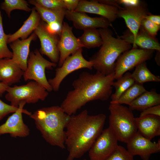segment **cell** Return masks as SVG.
Returning a JSON list of instances; mask_svg holds the SVG:
<instances>
[{"instance_id":"32","label":"cell","mask_w":160,"mask_h":160,"mask_svg":"<svg viewBox=\"0 0 160 160\" xmlns=\"http://www.w3.org/2000/svg\"><path fill=\"white\" fill-rule=\"evenodd\" d=\"M39 5L47 9L57 10H66L63 0H35Z\"/></svg>"},{"instance_id":"29","label":"cell","mask_w":160,"mask_h":160,"mask_svg":"<svg viewBox=\"0 0 160 160\" xmlns=\"http://www.w3.org/2000/svg\"><path fill=\"white\" fill-rule=\"evenodd\" d=\"M0 7L5 12L9 18L13 10L18 9L28 12L31 10L27 1L24 0H5L1 4Z\"/></svg>"},{"instance_id":"41","label":"cell","mask_w":160,"mask_h":160,"mask_svg":"<svg viewBox=\"0 0 160 160\" xmlns=\"http://www.w3.org/2000/svg\"><path fill=\"white\" fill-rule=\"evenodd\" d=\"M158 53L156 55V57H155V60L156 61L157 64L159 66L160 65V63L159 62V61L160 60H159V57H160V51H158Z\"/></svg>"},{"instance_id":"24","label":"cell","mask_w":160,"mask_h":160,"mask_svg":"<svg viewBox=\"0 0 160 160\" xmlns=\"http://www.w3.org/2000/svg\"><path fill=\"white\" fill-rule=\"evenodd\" d=\"M35 6V8L39 14L41 18L47 23L58 22L63 24L66 10H57L45 8L37 3L35 0H30L28 1Z\"/></svg>"},{"instance_id":"39","label":"cell","mask_w":160,"mask_h":160,"mask_svg":"<svg viewBox=\"0 0 160 160\" xmlns=\"http://www.w3.org/2000/svg\"><path fill=\"white\" fill-rule=\"evenodd\" d=\"M144 18L158 25H160V16L153 15L148 13L145 17Z\"/></svg>"},{"instance_id":"37","label":"cell","mask_w":160,"mask_h":160,"mask_svg":"<svg viewBox=\"0 0 160 160\" xmlns=\"http://www.w3.org/2000/svg\"><path fill=\"white\" fill-rule=\"evenodd\" d=\"M66 10L70 11H75L79 2V0H63Z\"/></svg>"},{"instance_id":"5","label":"cell","mask_w":160,"mask_h":160,"mask_svg":"<svg viewBox=\"0 0 160 160\" xmlns=\"http://www.w3.org/2000/svg\"><path fill=\"white\" fill-rule=\"evenodd\" d=\"M108 109L109 128L118 141L127 143L137 132L132 111L129 108L115 103H110Z\"/></svg>"},{"instance_id":"35","label":"cell","mask_w":160,"mask_h":160,"mask_svg":"<svg viewBox=\"0 0 160 160\" xmlns=\"http://www.w3.org/2000/svg\"><path fill=\"white\" fill-rule=\"evenodd\" d=\"M44 25L46 30L48 32L53 35L59 36L60 37L63 24L55 22L44 24Z\"/></svg>"},{"instance_id":"14","label":"cell","mask_w":160,"mask_h":160,"mask_svg":"<svg viewBox=\"0 0 160 160\" xmlns=\"http://www.w3.org/2000/svg\"><path fill=\"white\" fill-rule=\"evenodd\" d=\"M72 28L66 22L63 23L62 30L58 44L60 53L58 66L60 67L66 59L78 50L83 47L78 38L72 32Z\"/></svg>"},{"instance_id":"38","label":"cell","mask_w":160,"mask_h":160,"mask_svg":"<svg viewBox=\"0 0 160 160\" xmlns=\"http://www.w3.org/2000/svg\"><path fill=\"white\" fill-rule=\"evenodd\" d=\"M117 1L119 5H122L124 7L135 6L140 4V1L138 0H117Z\"/></svg>"},{"instance_id":"34","label":"cell","mask_w":160,"mask_h":160,"mask_svg":"<svg viewBox=\"0 0 160 160\" xmlns=\"http://www.w3.org/2000/svg\"><path fill=\"white\" fill-rule=\"evenodd\" d=\"M18 107L8 104L0 99V122L7 115L17 111Z\"/></svg>"},{"instance_id":"2","label":"cell","mask_w":160,"mask_h":160,"mask_svg":"<svg viewBox=\"0 0 160 160\" xmlns=\"http://www.w3.org/2000/svg\"><path fill=\"white\" fill-rule=\"evenodd\" d=\"M106 119L103 113L89 115L84 110L71 116L65 129V145L69 154L66 160H74L88 151L103 130Z\"/></svg>"},{"instance_id":"26","label":"cell","mask_w":160,"mask_h":160,"mask_svg":"<svg viewBox=\"0 0 160 160\" xmlns=\"http://www.w3.org/2000/svg\"><path fill=\"white\" fill-rule=\"evenodd\" d=\"M113 82L112 86L115 89V92L111 96V101L113 102L118 100L122 95L133 85L135 81L129 72H126L122 76Z\"/></svg>"},{"instance_id":"20","label":"cell","mask_w":160,"mask_h":160,"mask_svg":"<svg viewBox=\"0 0 160 160\" xmlns=\"http://www.w3.org/2000/svg\"><path fill=\"white\" fill-rule=\"evenodd\" d=\"M119 37L127 43L133 44V48H137V46H138L142 49L160 51V45L158 41L149 35L141 28L135 37L128 31Z\"/></svg>"},{"instance_id":"9","label":"cell","mask_w":160,"mask_h":160,"mask_svg":"<svg viewBox=\"0 0 160 160\" xmlns=\"http://www.w3.org/2000/svg\"><path fill=\"white\" fill-rule=\"evenodd\" d=\"M154 50L132 48L121 54L115 63L114 78L117 79L128 71L150 59Z\"/></svg>"},{"instance_id":"6","label":"cell","mask_w":160,"mask_h":160,"mask_svg":"<svg viewBox=\"0 0 160 160\" xmlns=\"http://www.w3.org/2000/svg\"><path fill=\"white\" fill-rule=\"evenodd\" d=\"M6 92V99L16 107H18L21 102L34 104L39 100L44 101L49 95L45 88L33 81L22 85L9 86Z\"/></svg>"},{"instance_id":"18","label":"cell","mask_w":160,"mask_h":160,"mask_svg":"<svg viewBox=\"0 0 160 160\" xmlns=\"http://www.w3.org/2000/svg\"><path fill=\"white\" fill-rule=\"evenodd\" d=\"M36 37V36L34 33L25 39H18L10 44L12 53L11 59L24 72L27 68L31 43Z\"/></svg>"},{"instance_id":"13","label":"cell","mask_w":160,"mask_h":160,"mask_svg":"<svg viewBox=\"0 0 160 160\" xmlns=\"http://www.w3.org/2000/svg\"><path fill=\"white\" fill-rule=\"evenodd\" d=\"M34 31L40 41V53L47 56L52 62L55 63L58 62L60 57L58 48L59 39L57 36L48 32L44 24L41 22Z\"/></svg>"},{"instance_id":"16","label":"cell","mask_w":160,"mask_h":160,"mask_svg":"<svg viewBox=\"0 0 160 160\" xmlns=\"http://www.w3.org/2000/svg\"><path fill=\"white\" fill-rule=\"evenodd\" d=\"M119 10L115 7L100 3L97 0H81L75 11L98 15L111 22L118 17Z\"/></svg>"},{"instance_id":"40","label":"cell","mask_w":160,"mask_h":160,"mask_svg":"<svg viewBox=\"0 0 160 160\" xmlns=\"http://www.w3.org/2000/svg\"><path fill=\"white\" fill-rule=\"evenodd\" d=\"M9 86L0 82V96H1L6 91V90Z\"/></svg>"},{"instance_id":"25","label":"cell","mask_w":160,"mask_h":160,"mask_svg":"<svg viewBox=\"0 0 160 160\" xmlns=\"http://www.w3.org/2000/svg\"><path fill=\"white\" fill-rule=\"evenodd\" d=\"M131 76L135 83L140 84L148 82L160 81L159 77L153 74L148 69L145 61L135 67Z\"/></svg>"},{"instance_id":"19","label":"cell","mask_w":160,"mask_h":160,"mask_svg":"<svg viewBox=\"0 0 160 160\" xmlns=\"http://www.w3.org/2000/svg\"><path fill=\"white\" fill-rule=\"evenodd\" d=\"M24 73L11 58L0 59V82L9 86L19 82Z\"/></svg>"},{"instance_id":"10","label":"cell","mask_w":160,"mask_h":160,"mask_svg":"<svg viewBox=\"0 0 160 160\" xmlns=\"http://www.w3.org/2000/svg\"><path fill=\"white\" fill-rule=\"evenodd\" d=\"M118 141L109 127L103 129L88 151L90 160H104L115 150Z\"/></svg>"},{"instance_id":"11","label":"cell","mask_w":160,"mask_h":160,"mask_svg":"<svg viewBox=\"0 0 160 160\" xmlns=\"http://www.w3.org/2000/svg\"><path fill=\"white\" fill-rule=\"evenodd\" d=\"M26 103L21 102L19 104L18 110L9 116L6 122L0 125V135L9 134L12 137H24L30 134V129L24 122L22 114L29 116L32 113L23 109Z\"/></svg>"},{"instance_id":"21","label":"cell","mask_w":160,"mask_h":160,"mask_svg":"<svg viewBox=\"0 0 160 160\" xmlns=\"http://www.w3.org/2000/svg\"><path fill=\"white\" fill-rule=\"evenodd\" d=\"M137 131L143 136L151 140L160 135V116L148 115L135 118Z\"/></svg>"},{"instance_id":"3","label":"cell","mask_w":160,"mask_h":160,"mask_svg":"<svg viewBox=\"0 0 160 160\" xmlns=\"http://www.w3.org/2000/svg\"><path fill=\"white\" fill-rule=\"evenodd\" d=\"M70 116L60 106H53L37 109L29 117L45 140L50 145L65 148V130Z\"/></svg>"},{"instance_id":"7","label":"cell","mask_w":160,"mask_h":160,"mask_svg":"<svg viewBox=\"0 0 160 160\" xmlns=\"http://www.w3.org/2000/svg\"><path fill=\"white\" fill-rule=\"evenodd\" d=\"M56 63L45 59L36 49L30 52L27 61V67L24 72L23 77L25 81L33 80L44 87L48 92L53 90L47 80L45 73L46 69H52Z\"/></svg>"},{"instance_id":"4","label":"cell","mask_w":160,"mask_h":160,"mask_svg":"<svg viewBox=\"0 0 160 160\" xmlns=\"http://www.w3.org/2000/svg\"><path fill=\"white\" fill-rule=\"evenodd\" d=\"M102 40L101 47L89 61L93 68L105 75L114 72L115 61L124 52L131 49V44L119 37L113 36L112 31L108 28L98 29Z\"/></svg>"},{"instance_id":"28","label":"cell","mask_w":160,"mask_h":160,"mask_svg":"<svg viewBox=\"0 0 160 160\" xmlns=\"http://www.w3.org/2000/svg\"><path fill=\"white\" fill-rule=\"evenodd\" d=\"M146 91L143 84L135 83L122 95L118 100L110 103L129 105L138 96Z\"/></svg>"},{"instance_id":"36","label":"cell","mask_w":160,"mask_h":160,"mask_svg":"<svg viewBox=\"0 0 160 160\" xmlns=\"http://www.w3.org/2000/svg\"><path fill=\"white\" fill-rule=\"evenodd\" d=\"M148 115H156L160 116V105L148 108L141 111L139 117Z\"/></svg>"},{"instance_id":"33","label":"cell","mask_w":160,"mask_h":160,"mask_svg":"<svg viewBox=\"0 0 160 160\" xmlns=\"http://www.w3.org/2000/svg\"><path fill=\"white\" fill-rule=\"evenodd\" d=\"M140 28L150 36L156 39V36L160 29V25L144 18L141 22Z\"/></svg>"},{"instance_id":"15","label":"cell","mask_w":160,"mask_h":160,"mask_svg":"<svg viewBox=\"0 0 160 160\" xmlns=\"http://www.w3.org/2000/svg\"><path fill=\"white\" fill-rule=\"evenodd\" d=\"M65 17L72 22L74 27L83 30L90 28H108L112 26L111 22L102 17H91L85 13L66 10Z\"/></svg>"},{"instance_id":"22","label":"cell","mask_w":160,"mask_h":160,"mask_svg":"<svg viewBox=\"0 0 160 160\" xmlns=\"http://www.w3.org/2000/svg\"><path fill=\"white\" fill-rule=\"evenodd\" d=\"M31 11L30 15L22 26L13 34H8V44L20 38L21 39L27 38L38 26L40 22L41 17L34 7Z\"/></svg>"},{"instance_id":"31","label":"cell","mask_w":160,"mask_h":160,"mask_svg":"<svg viewBox=\"0 0 160 160\" xmlns=\"http://www.w3.org/2000/svg\"><path fill=\"white\" fill-rule=\"evenodd\" d=\"M133 157L124 147L118 145L112 153L104 160H134Z\"/></svg>"},{"instance_id":"1","label":"cell","mask_w":160,"mask_h":160,"mask_svg":"<svg viewBox=\"0 0 160 160\" xmlns=\"http://www.w3.org/2000/svg\"><path fill=\"white\" fill-rule=\"evenodd\" d=\"M114 79V72L108 75L97 71L94 74L82 72L73 81V89L68 92L60 107L71 116L89 102L108 100L111 95Z\"/></svg>"},{"instance_id":"12","label":"cell","mask_w":160,"mask_h":160,"mask_svg":"<svg viewBox=\"0 0 160 160\" xmlns=\"http://www.w3.org/2000/svg\"><path fill=\"white\" fill-rule=\"evenodd\" d=\"M127 150L133 156H139L143 160H149L151 155L160 151V140L153 142L138 131L127 143Z\"/></svg>"},{"instance_id":"8","label":"cell","mask_w":160,"mask_h":160,"mask_svg":"<svg viewBox=\"0 0 160 160\" xmlns=\"http://www.w3.org/2000/svg\"><path fill=\"white\" fill-rule=\"evenodd\" d=\"M82 48L78 50L74 53L67 58L62 65L55 70V75L48 81L55 91H58L63 81L69 74L79 69L87 68L92 70L93 64L83 57Z\"/></svg>"},{"instance_id":"30","label":"cell","mask_w":160,"mask_h":160,"mask_svg":"<svg viewBox=\"0 0 160 160\" xmlns=\"http://www.w3.org/2000/svg\"><path fill=\"white\" fill-rule=\"evenodd\" d=\"M7 39L8 34L5 33L3 29L2 17L0 11V59L12 57V52L7 46Z\"/></svg>"},{"instance_id":"27","label":"cell","mask_w":160,"mask_h":160,"mask_svg":"<svg viewBox=\"0 0 160 160\" xmlns=\"http://www.w3.org/2000/svg\"><path fill=\"white\" fill-rule=\"evenodd\" d=\"M84 31L82 35L78 38L83 47L89 49L101 46L103 41L98 29L90 28Z\"/></svg>"},{"instance_id":"23","label":"cell","mask_w":160,"mask_h":160,"mask_svg":"<svg viewBox=\"0 0 160 160\" xmlns=\"http://www.w3.org/2000/svg\"><path fill=\"white\" fill-rule=\"evenodd\" d=\"M160 104V95L154 89L143 93L129 105L132 111H142L150 107Z\"/></svg>"},{"instance_id":"17","label":"cell","mask_w":160,"mask_h":160,"mask_svg":"<svg viewBox=\"0 0 160 160\" xmlns=\"http://www.w3.org/2000/svg\"><path fill=\"white\" fill-rule=\"evenodd\" d=\"M148 13L144 6L141 4L119 10L118 17L124 19L129 31L133 36L137 34L141 22Z\"/></svg>"},{"instance_id":"42","label":"cell","mask_w":160,"mask_h":160,"mask_svg":"<svg viewBox=\"0 0 160 160\" xmlns=\"http://www.w3.org/2000/svg\"><path fill=\"white\" fill-rule=\"evenodd\" d=\"M83 160H87V159H84Z\"/></svg>"}]
</instances>
